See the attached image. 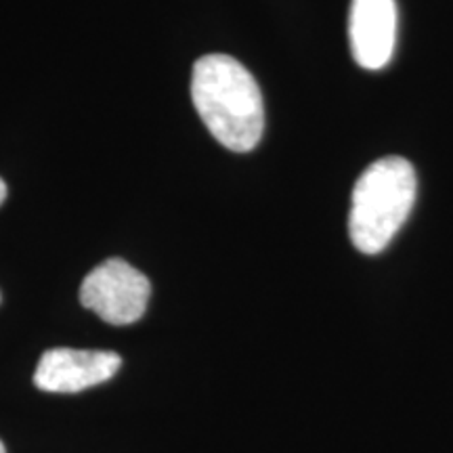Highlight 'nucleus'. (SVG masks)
<instances>
[{
	"mask_svg": "<svg viewBox=\"0 0 453 453\" xmlns=\"http://www.w3.org/2000/svg\"><path fill=\"white\" fill-rule=\"evenodd\" d=\"M151 283L122 258H110L84 277L81 303L111 326H130L143 317Z\"/></svg>",
	"mask_w": 453,
	"mask_h": 453,
	"instance_id": "nucleus-3",
	"label": "nucleus"
},
{
	"mask_svg": "<svg viewBox=\"0 0 453 453\" xmlns=\"http://www.w3.org/2000/svg\"><path fill=\"white\" fill-rule=\"evenodd\" d=\"M350 50L365 70H380L390 61L396 38L395 0H353L349 19Z\"/></svg>",
	"mask_w": 453,
	"mask_h": 453,
	"instance_id": "nucleus-5",
	"label": "nucleus"
},
{
	"mask_svg": "<svg viewBox=\"0 0 453 453\" xmlns=\"http://www.w3.org/2000/svg\"><path fill=\"white\" fill-rule=\"evenodd\" d=\"M0 453H7V451H4V445H3V441H0Z\"/></svg>",
	"mask_w": 453,
	"mask_h": 453,
	"instance_id": "nucleus-7",
	"label": "nucleus"
},
{
	"mask_svg": "<svg viewBox=\"0 0 453 453\" xmlns=\"http://www.w3.org/2000/svg\"><path fill=\"white\" fill-rule=\"evenodd\" d=\"M416 191V170L403 157L373 162L353 189L349 234L357 250L382 252L410 217Z\"/></svg>",
	"mask_w": 453,
	"mask_h": 453,
	"instance_id": "nucleus-2",
	"label": "nucleus"
},
{
	"mask_svg": "<svg viewBox=\"0 0 453 453\" xmlns=\"http://www.w3.org/2000/svg\"><path fill=\"white\" fill-rule=\"evenodd\" d=\"M120 365L113 350L50 349L38 361L34 384L47 393H81L110 380Z\"/></svg>",
	"mask_w": 453,
	"mask_h": 453,
	"instance_id": "nucleus-4",
	"label": "nucleus"
},
{
	"mask_svg": "<svg viewBox=\"0 0 453 453\" xmlns=\"http://www.w3.org/2000/svg\"><path fill=\"white\" fill-rule=\"evenodd\" d=\"M191 99L212 137L231 151H250L265 130L263 95L252 73L229 55H206L191 73Z\"/></svg>",
	"mask_w": 453,
	"mask_h": 453,
	"instance_id": "nucleus-1",
	"label": "nucleus"
},
{
	"mask_svg": "<svg viewBox=\"0 0 453 453\" xmlns=\"http://www.w3.org/2000/svg\"><path fill=\"white\" fill-rule=\"evenodd\" d=\"M4 197H7V185H4V180L0 179V206H3Z\"/></svg>",
	"mask_w": 453,
	"mask_h": 453,
	"instance_id": "nucleus-6",
	"label": "nucleus"
}]
</instances>
